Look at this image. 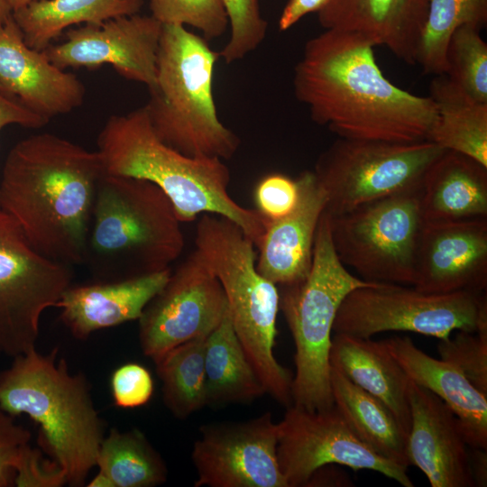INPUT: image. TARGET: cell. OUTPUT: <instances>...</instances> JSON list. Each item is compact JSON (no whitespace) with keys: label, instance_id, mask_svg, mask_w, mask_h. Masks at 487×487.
I'll return each mask as SVG.
<instances>
[{"label":"cell","instance_id":"cb8c5ba5","mask_svg":"<svg viewBox=\"0 0 487 487\" xmlns=\"http://www.w3.org/2000/svg\"><path fill=\"white\" fill-rule=\"evenodd\" d=\"M420 206L426 223L487 218V167L446 150L424 177Z\"/></svg>","mask_w":487,"mask_h":487},{"label":"cell","instance_id":"4dcf8cb0","mask_svg":"<svg viewBox=\"0 0 487 487\" xmlns=\"http://www.w3.org/2000/svg\"><path fill=\"white\" fill-rule=\"evenodd\" d=\"M205 339L177 345L153 361L161 381L163 402L177 418L185 419L207 406Z\"/></svg>","mask_w":487,"mask_h":487},{"label":"cell","instance_id":"7402d4cb","mask_svg":"<svg viewBox=\"0 0 487 487\" xmlns=\"http://www.w3.org/2000/svg\"><path fill=\"white\" fill-rule=\"evenodd\" d=\"M164 271L117 281L69 286L56 304L60 318L77 339L96 331L138 320L170 275Z\"/></svg>","mask_w":487,"mask_h":487},{"label":"cell","instance_id":"f6af8a7d","mask_svg":"<svg viewBox=\"0 0 487 487\" xmlns=\"http://www.w3.org/2000/svg\"><path fill=\"white\" fill-rule=\"evenodd\" d=\"M89 487H115L111 479L103 472L98 473L90 480Z\"/></svg>","mask_w":487,"mask_h":487},{"label":"cell","instance_id":"9c48e42d","mask_svg":"<svg viewBox=\"0 0 487 487\" xmlns=\"http://www.w3.org/2000/svg\"><path fill=\"white\" fill-rule=\"evenodd\" d=\"M455 330L487 331L485 292L427 293L376 282L352 290L340 305L333 332L359 338L388 331L446 339Z\"/></svg>","mask_w":487,"mask_h":487},{"label":"cell","instance_id":"8992f818","mask_svg":"<svg viewBox=\"0 0 487 487\" xmlns=\"http://www.w3.org/2000/svg\"><path fill=\"white\" fill-rule=\"evenodd\" d=\"M219 53L179 24H162L157 79L144 106L158 137L190 157L228 160L240 145L219 119L213 77Z\"/></svg>","mask_w":487,"mask_h":487},{"label":"cell","instance_id":"3957f363","mask_svg":"<svg viewBox=\"0 0 487 487\" xmlns=\"http://www.w3.org/2000/svg\"><path fill=\"white\" fill-rule=\"evenodd\" d=\"M96 144L104 174L155 184L170 199L181 223L207 213L224 216L259 245L267 222L255 208L230 196V171L223 160L187 156L166 144L154 132L144 106L109 117Z\"/></svg>","mask_w":487,"mask_h":487},{"label":"cell","instance_id":"277c9868","mask_svg":"<svg viewBox=\"0 0 487 487\" xmlns=\"http://www.w3.org/2000/svg\"><path fill=\"white\" fill-rule=\"evenodd\" d=\"M58 347L48 354L33 348L16 355L0 372V408L15 418L27 415L38 427V444L63 470L66 484L86 483L104 435L82 372H70Z\"/></svg>","mask_w":487,"mask_h":487},{"label":"cell","instance_id":"ffe728a7","mask_svg":"<svg viewBox=\"0 0 487 487\" xmlns=\"http://www.w3.org/2000/svg\"><path fill=\"white\" fill-rule=\"evenodd\" d=\"M296 179V207L287 216L267 223L256 247L258 271L280 286L300 282L309 273L316 233L326 205L325 191L312 170L301 172Z\"/></svg>","mask_w":487,"mask_h":487},{"label":"cell","instance_id":"d6986e66","mask_svg":"<svg viewBox=\"0 0 487 487\" xmlns=\"http://www.w3.org/2000/svg\"><path fill=\"white\" fill-rule=\"evenodd\" d=\"M0 91L47 121L80 106L86 94L75 74L25 43L13 16L0 24Z\"/></svg>","mask_w":487,"mask_h":487},{"label":"cell","instance_id":"5b68a950","mask_svg":"<svg viewBox=\"0 0 487 487\" xmlns=\"http://www.w3.org/2000/svg\"><path fill=\"white\" fill-rule=\"evenodd\" d=\"M174 206L155 184L104 174L98 183L83 264L94 281L159 272L181 254Z\"/></svg>","mask_w":487,"mask_h":487},{"label":"cell","instance_id":"83f0119b","mask_svg":"<svg viewBox=\"0 0 487 487\" xmlns=\"http://www.w3.org/2000/svg\"><path fill=\"white\" fill-rule=\"evenodd\" d=\"M204 366L207 406L248 403L265 394L229 312L205 339Z\"/></svg>","mask_w":487,"mask_h":487},{"label":"cell","instance_id":"1f68e13d","mask_svg":"<svg viewBox=\"0 0 487 487\" xmlns=\"http://www.w3.org/2000/svg\"><path fill=\"white\" fill-rule=\"evenodd\" d=\"M486 23L487 0H428L417 64L425 74H445L446 50L454 32L464 25L482 29Z\"/></svg>","mask_w":487,"mask_h":487},{"label":"cell","instance_id":"52a82bcc","mask_svg":"<svg viewBox=\"0 0 487 487\" xmlns=\"http://www.w3.org/2000/svg\"><path fill=\"white\" fill-rule=\"evenodd\" d=\"M195 255L218 279L234 330L269 394L279 403L291 398L293 376L275 358L277 285L257 270L254 244L233 221L202 214L197 224Z\"/></svg>","mask_w":487,"mask_h":487},{"label":"cell","instance_id":"8d00e7d4","mask_svg":"<svg viewBox=\"0 0 487 487\" xmlns=\"http://www.w3.org/2000/svg\"><path fill=\"white\" fill-rule=\"evenodd\" d=\"M255 209L268 223L289 214L299 199L297 179L281 173L264 176L254 189Z\"/></svg>","mask_w":487,"mask_h":487},{"label":"cell","instance_id":"60d3db41","mask_svg":"<svg viewBox=\"0 0 487 487\" xmlns=\"http://www.w3.org/2000/svg\"><path fill=\"white\" fill-rule=\"evenodd\" d=\"M48 123L49 121L0 91V132L9 124H19L27 128H41Z\"/></svg>","mask_w":487,"mask_h":487},{"label":"cell","instance_id":"6da1fadb","mask_svg":"<svg viewBox=\"0 0 487 487\" xmlns=\"http://www.w3.org/2000/svg\"><path fill=\"white\" fill-rule=\"evenodd\" d=\"M362 37L325 29L309 39L293 74L296 98L312 120L340 138L411 143L428 141L437 113L381 71Z\"/></svg>","mask_w":487,"mask_h":487},{"label":"cell","instance_id":"bcb514c9","mask_svg":"<svg viewBox=\"0 0 487 487\" xmlns=\"http://www.w3.org/2000/svg\"><path fill=\"white\" fill-rule=\"evenodd\" d=\"M13 10L7 0H0V24L12 16Z\"/></svg>","mask_w":487,"mask_h":487},{"label":"cell","instance_id":"ac0fdd59","mask_svg":"<svg viewBox=\"0 0 487 487\" xmlns=\"http://www.w3.org/2000/svg\"><path fill=\"white\" fill-rule=\"evenodd\" d=\"M409 465L427 476L431 487H474L470 447L452 409L429 390L409 381Z\"/></svg>","mask_w":487,"mask_h":487},{"label":"cell","instance_id":"d590c367","mask_svg":"<svg viewBox=\"0 0 487 487\" xmlns=\"http://www.w3.org/2000/svg\"><path fill=\"white\" fill-rule=\"evenodd\" d=\"M440 359L457 367L470 382L487 396V331L458 330L451 338L439 340Z\"/></svg>","mask_w":487,"mask_h":487},{"label":"cell","instance_id":"ee69618b","mask_svg":"<svg viewBox=\"0 0 487 487\" xmlns=\"http://www.w3.org/2000/svg\"><path fill=\"white\" fill-rule=\"evenodd\" d=\"M470 462L474 485H487V453L486 449L470 448Z\"/></svg>","mask_w":487,"mask_h":487},{"label":"cell","instance_id":"7bdbcfd3","mask_svg":"<svg viewBox=\"0 0 487 487\" xmlns=\"http://www.w3.org/2000/svg\"><path fill=\"white\" fill-rule=\"evenodd\" d=\"M320 483H323L322 485L330 486L353 485L345 473L335 469H326V465H324L315 471L308 479L306 486H319Z\"/></svg>","mask_w":487,"mask_h":487},{"label":"cell","instance_id":"7dc6e473","mask_svg":"<svg viewBox=\"0 0 487 487\" xmlns=\"http://www.w3.org/2000/svg\"><path fill=\"white\" fill-rule=\"evenodd\" d=\"M31 1H32V0H7L8 4L11 6L13 11L26 5Z\"/></svg>","mask_w":487,"mask_h":487},{"label":"cell","instance_id":"5bb4252c","mask_svg":"<svg viewBox=\"0 0 487 487\" xmlns=\"http://www.w3.org/2000/svg\"><path fill=\"white\" fill-rule=\"evenodd\" d=\"M227 312L218 279L192 253L138 319L141 349L154 361L177 345L207 337Z\"/></svg>","mask_w":487,"mask_h":487},{"label":"cell","instance_id":"8fae6325","mask_svg":"<svg viewBox=\"0 0 487 487\" xmlns=\"http://www.w3.org/2000/svg\"><path fill=\"white\" fill-rule=\"evenodd\" d=\"M425 223L420 190L329 215L333 246L345 266L354 269L364 280L401 285L415 283L416 258Z\"/></svg>","mask_w":487,"mask_h":487},{"label":"cell","instance_id":"f546056e","mask_svg":"<svg viewBox=\"0 0 487 487\" xmlns=\"http://www.w3.org/2000/svg\"><path fill=\"white\" fill-rule=\"evenodd\" d=\"M96 466L115 487H153L164 483L168 477L161 454L137 428H111L101 442Z\"/></svg>","mask_w":487,"mask_h":487},{"label":"cell","instance_id":"74e56055","mask_svg":"<svg viewBox=\"0 0 487 487\" xmlns=\"http://www.w3.org/2000/svg\"><path fill=\"white\" fill-rule=\"evenodd\" d=\"M110 388L116 407L133 409L150 401L154 383L150 371L145 366L137 363H126L113 372Z\"/></svg>","mask_w":487,"mask_h":487},{"label":"cell","instance_id":"f35d334b","mask_svg":"<svg viewBox=\"0 0 487 487\" xmlns=\"http://www.w3.org/2000/svg\"><path fill=\"white\" fill-rule=\"evenodd\" d=\"M30 439L31 432L0 408V487L14 486L16 469Z\"/></svg>","mask_w":487,"mask_h":487},{"label":"cell","instance_id":"603a6c76","mask_svg":"<svg viewBox=\"0 0 487 487\" xmlns=\"http://www.w3.org/2000/svg\"><path fill=\"white\" fill-rule=\"evenodd\" d=\"M410 381L439 397L460 421L470 448H487V396L454 364L436 359L404 335L380 341Z\"/></svg>","mask_w":487,"mask_h":487},{"label":"cell","instance_id":"e575fe53","mask_svg":"<svg viewBox=\"0 0 487 487\" xmlns=\"http://www.w3.org/2000/svg\"><path fill=\"white\" fill-rule=\"evenodd\" d=\"M230 26V37L219 56L229 64L242 60L263 41L267 23L258 0H222Z\"/></svg>","mask_w":487,"mask_h":487},{"label":"cell","instance_id":"7a4b0ae2","mask_svg":"<svg viewBox=\"0 0 487 487\" xmlns=\"http://www.w3.org/2000/svg\"><path fill=\"white\" fill-rule=\"evenodd\" d=\"M98 153L50 133L29 136L8 152L0 208L43 256L83 264L97 186Z\"/></svg>","mask_w":487,"mask_h":487},{"label":"cell","instance_id":"30bf717a","mask_svg":"<svg viewBox=\"0 0 487 487\" xmlns=\"http://www.w3.org/2000/svg\"><path fill=\"white\" fill-rule=\"evenodd\" d=\"M446 150L430 141L411 143L336 139L312 170L325 191V211L339 215L393 195L420 190L432 163Z\"/></svg>","mask_w":487,"mask_h":487},{"label":"cell","instance_id":"ab89813d","mask_svg":"<svg viewBox=\"0 0 487 487\" xmlns=\"http://www.w3.org/2000/svg\"><path fill=\"white\" fill-rule=\"evenodd\" d=\"M64 484L63 470L53 461L44 460L41 452L30 446L17 466L14 486L60 487Z\"/></svg>","mask_w":487,"mask_h":487},{"label":"cell","instance_id":"836d02e7","mask_svg":"<svg viewBox=\"0 0 487 487\" xmlns=\"http://www.w3.org/2000/svg\"><path fill=\"white\" fill-rule=\"evenodd\" d=\"M150 8L162 24L192 26L207 41L220 37L228 26L222 0H150Z\"/></svg>","mask_w":487,"mask_h":487},{"label":"cell","instance_id":"d4e9b609","mask_svg":"<svg viewBox=\"0 0 487 487\" xmlns=\"http://www.w3.org/2000/svg\"><path fill=\"white\" fill-rule=\"evenodd\" d=\"M329 360L331 367L387 406L408 436L410 380L380 341L335 333Z\"/></svg>","mask_w":487,"mask_h":487},{"label":"cell","instance_id":"7c38bea8","mask_svg":"<svg viewBox=\"0 0 487 487\" xmlns=\"http://www.w3.org/2000/svg\"><path fill=\"white\" fill-rule=\"evenodd\" d=\"M70 267L38 253L0 208L1 354L14 357L36 348L41 315L71 285Z\"/></svg>","mask_w":487,"mask_h":487},{"label":"cell","instance_id":"9a60e30c","mask_svg":"<svg viewBox=\"0 0 487 487\" xmlns=\"http://www.w3.org/2000/svg\"><path fill=\"white\" fill-rule=\"evenodd\" d=\"M191 460L195 487H289L280 469L279 425L271 412L202 426Z\"/></svg>","mask_w":487,"mask_h":487},{"label":"cell","instance_id":"44dd1931","mask_svg":"<svg viewBox=\"0 0 487 487\" xmlns=\"http://www.w3.org/2000/svg\"><path fill=\"white\" fill-rule=\"evenodd\" d=\"M427 6L428 0H329L317 18L324 29L356 34L415 65Z\"/></svg>","mask_w":487,"mask_h":487},{"label":"cell","instance_id":"c3c4849f","mask_svg":"<svg viewBox=\"0 0 487 487\" xmlns=\"http://www.w3.org/2000/svg\"><path fill=\"white\" fill-rule=\"evenodd\" d=\"M1 354V353H0Z\"/></svg>","mask_w":487,"mask_h":487},{"label":"cell","instance_id":"4316f807","mask_svg":"<svg viewBox=\"0 0 487 487\" xmlns=\"http://www.w3.org/2000/svg\"><path fill=\"white\" fill-rule=\"evenodd\" d=\"M428 96L437 113L428 141L487 167V103L471 97L446 74L434 77Z\"/></svg>","mask_w":487,"mask_h":487},{"label":"cell","instance_id":"2e32d148","mask_svg":"<svg viewBox=\"0 0 487 487\" xmlns=\"http://www.w3.org/2000/svg\"><path fill=\"white\" fill-rule=\"evenodd\" d=\"M162 23L152 15H124L70 29L43 51L58 68L111 65L122 77L152 88Z\"/></svg>","mask_w":487,"mask_h":487},{"label":"cell","instance_id":"e0dca14e","mask_svg":"<svg viewBox=\"0 0 487 487\" xmlns=\"http://www.w3.org/2000/svg\"><path fill=\"white\" fill-rule=\"evenodd\" d=\"M413 287L438 294L485 292L487 218L425 223Z\"/></svg>","mask_w":487,"mask_h":487},{"label":"cell","instance_id":"ba28073f","mask_svg":"<svg viewBox=\"0 0 487 487\" xmlns=\"http://www.w3.org/2000/svg\"><path fill=\"white\" fill-rule=\"evenodd\" d=\"M375 283L353 275L341 262L331 239L329 215L324 211L309 273L300 282L280 286L279 290L280 309L295 344L293 406L308 411L334 406L329 356L337 310L352 290Z\"/></svg>","mask_w":487,"mask_h":487},{"label":"cell","instance_id":"4fadbf2b","mask_svg":"<svg viewBox=\"0 0 487 487\" xmlns=\"http://www.w3.org/2000/svg\"><path fill=\"white\" fill-rule=\"evenodd\" d=\"M277 456L289 487L306 486L327 464L372 470L404 487H413L407 467L387 460L360 441L335 407L308 411L293 405L278 423Z\"/></svg>","mask_w":487,"mask_h":487},{"label":"cell","instance_id":"b9f144b4","mask_svg":"<svg viewBox=\"0 0 487 487\" xmlns=\"http://www.w3.org/2000/svg\"><path fill=\"white\" fill-rule=\"evenodd\" d=\"M329 0H289L279 19V29L289 30L308 14L320 11Z\"/></svg>","mask_w":487,"mask_h":487},{"label":"cell","instance_id":"d6a6232c","mask_svg":"<svg viewBox=\"0 0 487 487\" xmlns=\"http://www.w3.org/2000/svg\"><path fill=\"white\" fill-rule=\"evenodd\" d=\"M477 27L464 25L452 34L446 75L473 99L487 103V44Z\"/></svg>","mask_w":487,"mask_h":487},{"label":"cell","instance_id":"484cf974","mask_svg":"<svg viewBox=\"0 0 487 487\" xmlns=\"http://www.w3.org/2000/svg\"><path fill=\"white\" fill-rule=\"evenodd\" d=\"M330 383L334 405L356 437L380 456L408 468V436L388 407L334 367Z\"/></svg>","mask_w":487,"mask_h":487},{"label":"cell","instance_id":"f1b7e54d","mask_svg":"<svg viewBox=\"0 0 487 487\" xmlns=\"http://www.w3.org/2000/svg\"><path fill=\"white\" fill-rule=\"evenodd\" d=\"M144 0H32L13 11L25 43L44 51L69 26L138 14Z\"/></svg>","mask_w":487,"mask_h":487}]
</instances>
